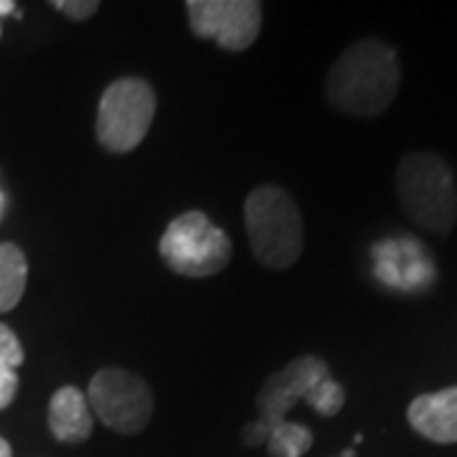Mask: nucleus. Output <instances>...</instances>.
I'll return each instance as SVG.
<instances>
[{
	"instance_id": "f257e3e1",
	"label": "nucleus",
	"mask_w": 457,
	"mask_h": 457,
	"mask_svg": "<svg viewBox=\"0 0 457 457\" xmlns=\"http://www.w3.org/2000/svg\"><path fill=\"white\" fill-rule=\"evenodd\" d=\"M402 64L394 46L381 38H361L330 66L326 99L333 110L351 117H378L396 99Z\"/></svg>"
},
{
	"instance_id": "6e6552de",
	"label": "nucleus",
	"mask_w": 457,
	"mask_h": 457,
	"mask_svg": "<svg viewBox=\"0 0 457 457\" xmlns=\"http://www.w3.org/2000/svg\"><path fill=\"white\" fill-rule=\"evenodd\" d=\"M186 13L198 38L216 41L224 51H246L262 31V3L257 0H188Z\"/></svg>"
},
{
	"instance_id": "f3484780",
	"label": "nucleus",
	"mask_w": 457,
	"mask_h": 457,
	"mask_svg": "<svg viewBox=\"0 0 457 457\" xmlns=\"http://www.w3.org/2000/svg\"><path fill=\"white\" fill-rule=\"evenodd\" d=\"M0 457H13L11 445H8V440H3V437H0Z\"/></svg>"
},
{
	"instance_id": "7ed1b4c3",
	"label": "nucleus",
	"mask_w": 457,
	"mask_h": 457,
	"mask_svg": "<svg viewBox=\"0 0 457 457\" xmlns=\"http://www.w3.org/2000/svg\"><path fill=\"white\" fill-rule=\"evenodd\" d=\"M396 194L409 219L432 234H450L457 224V183L437 153H409L396 168Z\"/></svg>"
},
{
	"instance_id": "9b49d317",
	"label": "nucleus",
	"mask_w": 457,
	"mask_h": 457,
	"mask_svg": "<svg viewBox=\"0 0 457 457\" xmlns=\"http://www.w3.org/2000/svg\"><path fill=\"white\" fill-rule=\"evenodd\" d=\"M29 285V260L13 242H0V312H11Z\"/></svg>"
},
{
	"instance_id": "6ab92c4d",
	"label": "nucleus",
	"mask_w": 457,
	"mask_h": 457,
	"mask_svg": "<svg viewBox=\"0 0 457 457\" xmlns=\"http://www.w3.org/2000/svg\"><path fill=\"white\" fill-rule=\"evenodd\" d=\"M0 209H3V196H0Z\"/></svg>"
},
{
	"instance_id": "f8f14e48",
	"label": "nucleus",
	"mask_w": 457,
	"mask_h": 457,
	"mask_svg": "<svg viewBox=\"0 0 457 457\" xmlns=\"http://www.w3.org/2000/svg\"><path fill=\"white\" fill-rule=\"evenodd\" d=\"M26 353L13 333V328L0 323V411L13 404L18 394V369L23 366Z\"/></svg>"
},
{
	"instance_id": "9d476101",
	"label": "nucleus",
	"mask_w": 457,
	"mask_h": 457,
	"mask_svg": "<svg viewBox=\"0 0 457 457\" xmlns=\"http://www.w3.org/2000/svg\"><path fill=\"white\" fill-rule=\"evenodd\" d=\"M49 429L62 445H82L95 432V414L87 394L77 386L56 389L49 402Z\"/></svg>"
},
{
	"instance_id": "f03ea898",
	"label": "nucleus",
	"mask_w": 457,
	"mask_h": 457,
	"mask_svg": "<svg viewBox=\"0 0 457 457\" xmlns=\"http://www.w3.org/2000/svg\"><path fill=\"white\" fill-rule=\"evenodd\" d=\"M245 227L252 252L267 270H290L305 246L303 213L285 188L257 186L245 201Z\"/></svg>"
},
{
	"instance_id": "0eeeda50",
	"label": "nucleus",
	"mask_w": 457,
	"mask_h": 457,
	"mask_svg": "<svg viewBox=\"0 0 457 457\" xmlns=\"http://www.w3.org/2000/svg\"><path fill=\"white\" fill-rule=\"evenodd\" d=\"M330 376L328 363L320 356L305 353L300 359L290 361L282 371L272 374L257 394V409L260 417L242 429V440L246 447H260L270 437V429L279 422H285L287 411L305 402L308 394Z\"/></svg>"
},
{
	"instance_id": "2eb2a0df",
	"label": "nucleus",
	"mask_w": 457,
	"mask_h": 457,
	"mask_svg": "<svg viewBox=\"0 0 457 457\" xmlns=\"http://www.w3.org/2000/svg\"><path fill=\"white\" fill-rule=\"evenodd\" d=\"M51 8L59 11V13L69 18V21L82 23V21H89V18L97 16L102 3H99V0H54Z\"/></svg>"
},
{
	"instance_id": "20e7f679",
	"label": "nucleus",
	"mask_w": 457,
	"mask_h": 457,
	"mask_svg": "<svg viewBox=\"0 0 457 457\" xmlns=\"http://www.w3.org/2000/svg\"><path fill=\"white\" fill-rule=\"evenodd\" d=\"M158 252L180 278H213L231 262V239L204 212H183L163 231Z\"/></svg>"
},
{
	"instance_id": "4468645a",
	"label": "nucleus",
	"mask_w": 457,
	"mask_h": 457,
	"mask_svg": "<svg viewBox=\"0 0 457 457\" xmlns=\"http://www.w3.org/2000/svg\"><path fill=\"white\" fill-rule=\"evenodd\" d=\"M305 402H308L320 417H336L343 409V404H345V392H343V386L333 378V376H328V378H323V381L308 394Z\"/></svg>"
},
{
	"instance_id": "1a4fd4ad",
	"label": "nucleus",
	"mask_w": 457,
	"mask_h": 457,
	"mask_svg": "<svg viewBox=\"0 0 457 457\" xmlns=\"http://www.w3.org/2000/svg\"><path fill=\"white\" fill-rule=\"evenodd\" d=\"M407 420L417 435L437 445L457 442V386L417 396L407 409Z\"/></svg>"
},
{
	"instance_id": "ddd939ff",
	"label": "nucleus",
	"mask_w": 457,
	"mask_h": 457,
	"mask_svg": "<svg viewBox=\"0 0 457 457\" xmlns=\"http://www.w3.org/2000/svg\"><path fill=\"white\" fill-rule=\"evenodd\" d=\"M264 445L270 457H303L312 447V432L300 422L285 420L270 429V437Z\"/></svg>"
},
{
	"instance_id": "a211bd4d",
	"label": "nucleus",
	"mask_w": 457,
	"mask_h": 457,
	"mask_svg": "<svg viewBox=\"0 0 457 457\" xmlns=\"http://www.w3.org/2000/svg\"><path fill=\"white\" fill-rule=\"evenodd\" d=\"M343 457H353V450H345V453H343Z\"/></svg>"
},
{
	"instance_id": "dca6fc26",
	"label": "nucleus",
	"mask_w": 457,
	"mask_h": 457,
	"mask_svg": "<svg viewBox=\"0 0 457 457\" xmlns=\"http://www.w3.org/2000/svg\"><path fill=\"white\" fill-rule=\"evenodd\" d=\"M3 16H18L13 0H0V18ZM0 36H3V29H0Z\"/></svg>"
},
{
	"instance_id": "39448f33",
	"label": "nucleus",
	"mask_w": 457,
	"mask_h": 457,
	"mask_svg": "<svg viewBox=\"0 0 457 457\" xmlns=\"http://www.w3.org/2000/svg\"><path fill=\"white\" fill-rule=\"evenodd\" d=\"M158 97L143 77H120L99 97L97 140L107 153L125 155L145 140L155 120Z\"/></svg>"
},
{
	"instance_id": "423d86ee",
	"label": "nucleus",
	"mask_w": 457,
	"mask_h": 457,
	"mask_svg": "<svg viewBox=\"0 0 457 457\" xmlns=\"http://www.w3.org/2000/svg\"><path fill=\"white\" fill-rule=\"evenodd\" d=\"M87 402L95 420L117 435H140L153 420V392L147 381L120 366L99 369L92 376Z\"/></svg>"
}]
</instances>
